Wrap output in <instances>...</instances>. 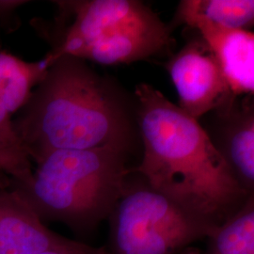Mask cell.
Listing matches in <instances>:
<instances>
[{"mask_svg": "<svg viewBox=\"0 0 254 254\" xmlns=\"http://www.w3.org/2000/svg\"><path fill=\"white\" fill-rule=\"evenodd\" d=\"M196 29L215 56L235 96L254 95V34L251 30L220 27L195 20Z\"/></svg>", "mask_w": 254, "mask_h": 254, "instance_id": "8", "label": "cell"}, {"mask_svg": "<svg viewBox=\"0 0 254 254\" xmlns=\"http://www.w3.org/2000/svg\"><path fill=\"white\" fill-rule=\"evenodd\" d=\"M129 154L114 149L62 150L47 154L15 192L37 216L88 235L108 220L132 173Z\"/></svg>", "mask_w": 254, "mask_h": 254, "instance_id": "3", "label": "cell"}, {"mask_svg": "<svg viewBox=\"0 0 254 254\" xmlns=\"http://www.w3.org/2000/svg\"><path fill=\"white\" fill-rule=\"evenodd\" d=\"M199 251H200V249L191 246V247H189L188 249H186V250L180 254H198Z\"/></svg>", "mask_w": 254, "mask_h": 254, "instance_id": "16", "label": "cell"}, {"mask_svg": "<svg viewBox=\"0 0 254 254\" xmlns=\"http://www.w3.org/2000/svg\"><path fill=\"white\" fill-rule=\"evenodd\" d=\"M51 63L47 58L27 62L0 52V104L10 115L23 109Z\"/></svg>", "mask_w": 254, "mask_h": 254, "instance_id": "10", "label": "cell"}, {"mask_svg": "<svg viewBox=\"0 0 254 254\" xmlns=\"http://www.w3.org/2000/svg\"><path fill=\"white\" fill-rule=\"evenodd\" d=\"M166 68L178 93V107L197 121L234 95L215 56L200 35L173 56Z\"/></svg>", "mask_w": 254, "mask_h": 254, "instance_id": "6", "label": "cell"}, {"mask_svg": "<svg viewBox=\"0 0 254 254\" xmlns=\"http://www.w3.org/2000/svg\"><path fill=\"white\" fill-rule=\"evenodd\" d=\"M131 173L108 218L109 254H180L217 229Z\"/></svg>", "mask_w": 254, "mask_h": 254, "instance_id": "5", "label": "cell"}, {"mask_svg": "<svg viewBox=\"0 0 254 254\" xmlns=\"http://www.w3.org/2000/svg\"><path fill=\"white\" fill-rule=\"evenodd\" d=\"M61 34L46 58L68 55L112 66L168 53L172 29L137 0L58 1Z\"/></svg>", "mask_w": 254, "mask_h": 254, "instance_id": "4", "label": "cell"}, {"mask_svg": "<svg viewBox=\"0 0 254 254\" xmlns=\"http://www.w3.org/2000/svg\"><path fill=\"white\" fill-rule=\"evenodd\" d=\"M206 240L198 254H254V195Z\"/></svg>", "mask_w": 254, "mask_h": 254, "instance_id": "12", "label": "cell"}, {"mask_svg": "<svg viewBox=\"0 0 254 254\" xmlns=\"http://www.w3.org/2000/svg\"><path fill=\"white\" fill-rule=\"evenodd\" d=\"M13 125L36 164L62 150L108 148L130 154L139 137L135 96L68 55L52 61Z\"/></svg>", "mask_w": 254, "mask_h": 254, "instance_id": "1", "label": "cell"}, {"mask_svg": "<svg viewBox=\"0 0 254 254\" xmlns=\"http://www.w3.org/2000/svg\"><path fill=\"white\" fill-rule=\"evenodd\" d=\"M134 96L143 154L132 172L210 226H221L253 195L236 181L197 120L149 84L137 85Z\"/></svg>", "mask_w": 254, "mask_h": 254, "instance_id": "2", "label": "cell"}, {"mask_svg": "<svg viewBox=\"0 0 254 254\" xmlns=\"http://www.w3.org/2000/svg\"><path fill=\"white\" fill-rule=\"evenodd\" d=\"M201 126L241 188L254 195V95L235 96L209 112Z\"/></svg>", "mask_w": 254, "mask_h": 254, "instance_id": "7", "label": "cell"}, {"mask_svg": "<svg viewBox=\"0 0 254 254\" xmlns=\"http://www.w3.org/2000/svg\"><path fill=\"white\" fill-rule=\"evenodd\" d=\"M49 230L15 192L0 195V254H36L73 244Z\"/></svg>", "mask_w": 254, "mask_h": 254, "instance_id": "9", "label": "cell"}, {"mask_svg": "<svg viewBox=\"0 0 254 254\" xmlns=\"http://www.w3.org/2000/svg\"><path fill=\"white\" fill-rule=\"evenodd\" d=\"M36 254H109L107 247H92L74 241L73 244Z\"/></svg>", "mask_w": 254, "mask_h": 254, "instance_id": "14", "label": "cell"}, {"mask_svg": "<svg viewBox=\"0 0 254 254\" xmlns=\"http://www.w3.org/2000/svg\"><path fill=\"white\" fill-rule=\"evenodd\" d=\"M175 20L187 26L195 20L236 29L251 30L254 23V0H183Z\"/></svg>", "mask_w": 254, "mask_h": 254, "instance_id": "11", "label": "cell"}, {"mask_svg": "<svg viewBox=\"0 0 254 254\" xmlns=\"http://www.w3.org/2000/svg\"><path fill=\"white\" fill-rule=\"evenodd\" d=\"M24 3V1H0V13L11 11Z\"/></svg>", "mask_w": 254, "mask_h": 254, "instance_id": "15", "label": "cell"}, {"mask_svg": "<svg viewBox=\"0 0 254 254\" xmlns=\"http://www.w3.org/2000/svg\"><path fill=\"white\" fill-rule=\"evenodd\" d=\"M0 171L10 175L15 183L27 182L33 172L31 160L15 131L11 115L1 104Z\"/></svg>", "mask_w": 254, "mask_h": 254, "instance_id": "13", "label": "cell"}]
</instances>
